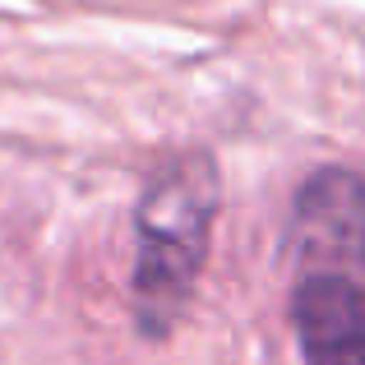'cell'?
<instances>
[{"label":"cell","mask_w":365,"mask_h":365,"mask_svg":"<svg viewBox=\"0 0 365 365\" xmlns=\"http://www.w3.org/2000/svg\"><path fill=\"white\" fill-rule=\"evenodd\" d=\"M222 204L217 162L204 148H180L148 176L139 199L134 259V319L143 338H167L180 324L204 273L213 217Z\"/></svg>","instance_id":"cell-1"},{"label":"cell","mask_w":365,"mask_h":365,"mask_svg":"<svg viewBox=\"0 0 365 365\" xmlns=\"http://www.w3.org/2000/svg\"><path fill=\"white\" fill-rule=\"evenodd\" d=\"M292 241L301 259L333 273H365V180L356 171H314L296 195Z\"/></svg>","instance_id":"cell-2"},{"label":"cell","mask_w":365,"mask_h":365,"mask_svg":"<svg viewBox=\"0 0 365 365\" xmlns=\"http://www.w3.org/2000/svg\"><path fill=\"white\" fill-rule=\"evenodd\" d=\"M305 365H365V287L351 273L310 268L292 292Z\"/></svg>","instance_id":"cell-3"}]
</instances>
